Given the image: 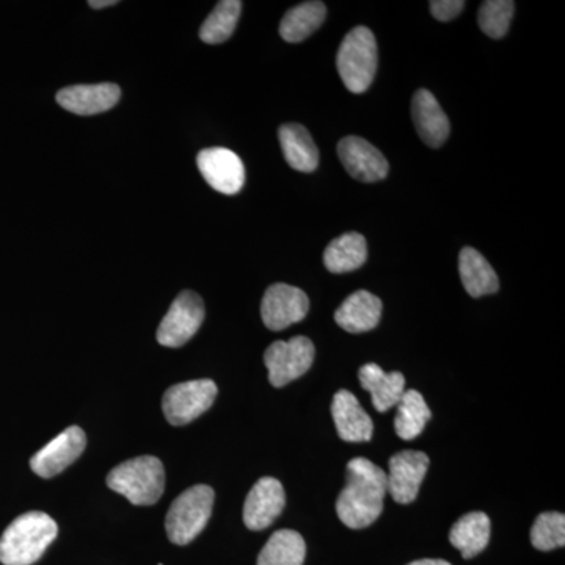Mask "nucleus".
<instances>
[{
    "label": "nucleus",
    "instance_id": "25",
    "mask_svg": "<svg viewBox=\"0 0 565 565\" xmlns=\"http://www.w3.org/2000/svg\"><path fill=\"white\" fill-rule=\"evenodd\" d=\"M396 411L394 430L403 440L407 441L422 435L424 427L433 416L423 394L416 392V390H405L403 397L396 405Z\"/></svg>",
    "mask_w": 565,
    "mask_h": 565
},
{
    "label": "nucleus",
    "instance_id": "11",
    "mask_svg": "<svg viewBox=\"0 0 565 565\" xmlns=\"http://www.w3.org/2000/svg\"><path fill=\"white\" fill-rule=\"evenodd\" d=\"M87 446V437L79 426H71L50 441L31 459L33 473L50 479L76 462Z\"/></svg>",
    "mask_w": 565,
    "mask_h": 565
},
{
    "label": "nucleus",
    "instance_id": "16",
    "mask_svg": "<svg viewBox=\"0 0 565 565\" xmlns=\"http://www.w3.org/2000/svg\"><path fill=\"white\" fill-rule=\"evenodd\" d=\"M332 416L341 440L349 441V444H362V441H370L373 438V419L348 390H340L334 394Z\"/></svg>",
    "mask_w": 565,
    "mask_h": 565
},
{
    "label": "nucleus",
    "instance_id": "21",
    "mask_svg": "<svg viewBox=\"0 0 565 565\" xmlns=\"http://www.w3.org/2000/svg\"><path fill=\"white\" fill-rule=\"evenodd\" d=\"M459 273L465 291L471 297L489 296L500 289V280L484 256L471 247L462 248L459 255Z\"/></svg>",
    "mask_w": 565,
    "mask_h": 565
},
{
    "label": "nucleus",
    "instance_id": "8",
    "mask_svg": "<svg viewBox=\"0 0 565 565\" xmlns=\"http://www.w3.org/2000/svg\"><path fill=\"white\" fill-rule=\"evenodd\" d=\"M204 315L202 297L193 291H182L159 326V344L177 349L189 343L202 327Z\"/></svg>",
    "mask_w": 565,
    "mask_h": 565
},
{
    "label": "nucleus",
    "instance_id": "27",
    "mask_svg": "<svg viewBox=\"0 0 565 565\" xmlns=\"http://www.w3.org/2000/svg\"><path fill=\"white\" fill-rule=\"evenodd\" d=\"M243 13V2L239 0H222L212 10L210 17L200 28V39L206 44H221L232 39L237 21Z\"/></svg>",
    "mask_w": 565,
    "mask_h": 565
},
{
    "label": "nucleus",
    "instance_id": "1",
    "mask_svg": "<svg viewBox=\"0 0 565 565\" xmlns=\"http://www.w3.org/2000/svg\"><path fill=\"white\" fill-rule=\"evenodd\" d=\"M348 482L337 501L341 522L351 530H363L373 525L384 511L386 473L381 467L355 457L348 463Z\"/></svg>",
    "mask_w": 565,
    "mask_h": 565
},
{
    "label": "nucleus",
    "instance_id": "30",
    "mask_svg": "<svg viewBox=\"0 0 565 565\" xmlns=\"http://www.w3.org/2000/svg\"><path fill=\"white\" fill-rule=\"evenodd\" d=\"M429 7L435 20L448 22L462 13L465 2L463 0H433Z\"/></svg>",
    "mask_w": 565,
    "mask_h": 565
},
{
    "label": "nucleus",
    "instance_id": "18",
    "mask_svg": "<svg viewBox=\"0 0 565 565\" xmlns=\"http://www.w3.org/2000/svg\"><path fill=\"white\" fill-rule=\"evenodd\" d=\"M382 300L367 291H356L341 303L334 321L349 333L371 332L381 322Z\"/></svg>",
    "mask_w": 565,
    "mask_h": 565
},
{
    "label": "nucleus",
    "instance_id": "3",
    "mask_svg": "<svg viewBox=\"0 0 565 565\" xmlns=\"http://www.w3.org/2000/svg\"><path fill=\"white\" fill-rule=\"evenodd\" d=\"M107 486L129 503L156 504L166 490V470L158 457H136L115 467L107 476Z\"/></svg>",
    "mask_w": 565,
    "mask_h": 565
},
{
    "label": "nucleus",
    "instance_id": "23",
    "mask_svg": "<svg viewBox=\"0 0 565 565\" xmlns=\"http://www.w3.org/2000/svg\"><path fill=\"white\" fill-rule=\"evenodd\" d=\"M490 541V519L484 512H470L457 520L449 533V542L462 553L465 559L484 552Z\"/></svg>",
    "mask_w": 565,
    "mask_h": 565
},
{
    "label": "nucleus",
    "instance_id": "19",
    "mask_svg": "<svg viewBox=\"0 0 565 565\" xmlns=\"http://www.w3.org/2000/svg\"><path fill=\"white\" fill-rule=\"evenodd\" d=\"M359 379L363 388L371 393L375 411L381 414L396 407L405 393L404 375L397 371L385 373L375 363H367L360 367Z\"/></svg>",
    "mask_w": 565,
    "mask_h": 565
},
{
    "label": "nucleus",
    "instance_id": "32",
    "mask_svg": "<svg viewBox=\"0 0 565 565\" xmlns=\"http://www.w3.org/2000/svg\"><path fill=\"white\" fill-rule=\"evenodd\" d=\"M408 565H451V564L446 563V561H441V559H422V561H414V563H411Z\"/></svg>",
    "mask_w": 565,
    "mask_h": 565
},
{
    "label": "nucleus",
    "instance_id": "4",
    "mask_svg": "<svg viewBox=\"0 0 565 565\" xmlns=\"http://www.w3.org/2000/svg\"><path fill=\"white\" fill-rule=\"evenodd\" d=\"M377 41L374 33L363 25L345 35L338 51L337 66L344 87L360 95L373 84L377 71Z\"/></svg>",
    "mask_w": 565,
    "mask_h": 565
},
{
    "label": "nucleus",
    "instance_id": "17",
    "mask_svg": "<svg viewBox=\"0 0 565 565\" xmlns=\"http://www.w3.org/2000/svg\"><path fill=\"white\" fill-rule=\"evenodd\" d=\"M412 117H414L418 136L427 147L440 148L448 140L451 126L433 93L427 90L415 93L412 102Z\"/></svg>",
    "mask_w": 565,
    "mask_h": 565
},
{
    "label": "nucleus",
    "instance_id": "5",
    "mask_svg": "<svg viewBox=\"0 0 565 565\" xmlns=\"http://www.w3.org/2000/svg\"><path fill=\"white\" fill-rule=\"evenodd\" d=\"M214 498V490L210 486L199 484L185 490L173 501L166 516L167 535L173 544H191L202 533L210 522Z\"/></svg>",
    "mask_w": 565,
    "mask_h": 565
},
{
    "label": "nucleus",
    "instance_id": "20",
    "mask_svg": "<svg viewBox=\"0 0 565 565\" xmlns=\"http://www.w3.org/2000/svg\"><path fill=\"white\" fill-rule=\"evenodd\" d=\"M286 162L297 172L311 173L319 166V150L307 128L297 122L282 125L278 131Z\"/></svg>",
    "mask_w": 565,
    "mask_h": 565
},
{
    "label": "nucleus",
    "instance_id": "22",
    "mask_svg": "<svg viewBox=\"0 0 565 565\" xmlns=\"http://www.w3.org/2000/svg\"><path fill=\"white\" fill-rule=\"evenodd\" d=\"M367 259L366 239L359 233L337 237L323 252V264L332 274H348L360 269Z\"/></svg>",
    "mask_w": 565,
    "mask_h": 565
},
{
    "label": "nucleus",
    "instance_id": "28",
    "mask_svg": "<svg viewBox=\"0 0 565 565\" xmlns=\"http://www.w3.org/2000/svg\"><path fill=\"white\" fill-rule=\"evenodd\" d=\"M514 11L515 3L512 0H487L479 9V28L490 39H503L509 31Z\"/></svg>",
    "mask_w": 565,
    "mask_h": 565
},
{
    "label": "nucleus",
    "instance_id": "13",
    "mask_svg": "<svg viewBox=\"0 0 565 565\" xmlns=\"http://www.w3.org/2000/svg\"><path fill=\"white\" fill-rule=\"evenodd\" d=\"M286 504L285 489L275 478H262L252 487L244 504V523L248 530L263 531L280 516Z\"/></svg>",
    "mask_w": 565,
    "mask_h": 565
},
{
    "label": "nucleus",
    "instance_id": "14",
    "mask_svg": "<svg viewBox=\"0 0 565 565\" xmlns=\"http://www.w3.org/2000/svg\"><path fill=\"white\" fill-rule=\"evenodd\" d=\"M338 156L344 169L352 178L362 182L385 180L388 174V162L374 145L362 137H345L338 143Z\"/></svg>",
    "mask_w": 565,
    "mask_h": 565
},
{
    "label": "nucleus",
    "instance_id": "31",
    "mask_svg": "<svg viewBox=\"0 0 565 565\" xmlns=\"http://www.w3.org/2000/svg\"><path fill=\"white\" fill-rule=\"evenodd\" d=\"M118 0H90L88 6L95 10L106 9V7L117 6Z\"/></svg>",
    "mask_w": 565,
    "mask_h": 565
},
{
    "label": "nucleus",
    "instance_id": "6",
    "mask_svg": "<svg viewBox=\"0 0 565 565\" xmlns=\"http://www.w3.org/2000/svg\"><path fill=\"white\" fill-rule=\"evenodd\" d=\"M315 344L310 338L294 337L289 341H275L264 353L269 382L275 388L302 377L315 362Z\"/></svg>",
    "mask_w": 565,
    "mask_h": 565
},
{
    "label": "nucleus",
    "instance_id": "24",
    "mask_svg": "<svg viewBox=\"0 0 565 565\" xmlns=\"http://www.w3.org/2000/svg\"><path fill=\"white\" fill-rule=\"evenodd\" d=\"M326 17V3H300L282 17L280 24L281 39L288 41V43H300L321 28Z\"/></svg>",
    "mask_w": 565,
    "mask_h": 565
},
{
    "label": "nucleus",
    "instance_id": "2",
    "mask_svg": "<svg viewBox=\"0 0 565 565\" xmlns=\"http://www.w3.org/2000/svg\"><path fill=\"white\" fill-rule=\"evenodd\" d=\"M58 527L52 516L33 511L18 516L0 537V563L32 565L57 537Z\"/></svg>",
    "mask_w": 565,
    "mask_h": 565
},
{
    "label": "nucleus",
    "instance_id": "12",
    "mask_svg": "<svg viewBox=\"0 0 565 565\" xmlns=\"http://www.w3.org/2000/svg\"><path fill=\"white\" fill-rule=\"evenodd\" d=\"M427 468H429V457L422 451H401L390 459L386 487L396 503H414Z\"/></svg>",
    "mask_w": 565,
    "mask_h": 565
},
{
    "label": "nucleus",
    "instance_id": "29",
    "mask_svg": "<svg viewBox=\"0 0 565 565\" xmlns=\"http://www.w3.org/2000/svg\"><path fill=\"white\" fill-rule=\"evenodd\" d=\"M531 544L541 552H552L565 545V515L559 512H544L531 527Z\"/></svg>",
    "mask_w": 565,
    "mask_h": 565
},
{
    "label": "nucleus",
    "instance_id": "7",
    "mask_svg": "<svg viewBox=\"0 0 565 565\" xmlns=\"http://www.w3.org/2000/svg\"><path fill=\"white\" fill-rule=\"evenodd\" d=\"M217 393V385L210 379L170 386L163 394V415L172 426H185L210 411Z\"/></svg>",
    "mask_w": 565,
    "mask_h": 565
},
{
    "label": "nucleus",
    "instance_id": "26",
    "mask_svg": "<svg viewBox=\"0 0 565 565\" xmlns=\"http://www.w3.org/2000/svg\"><path fill=\"white\" fill-rule=\"evenodd\" d=\"M307 545L302 535L292 530L277 531L264 545L256 565H303Z\"/></svg>",
    "mask_w": 565,
    "mask_h": 565
},
{
    "label": "nucleus",
    "instance_id": "9",
    "mask_svg": "<svg viewBox=\"0 0 565 565\" xmlns=\"http://www.w3.org/2000/svg\"><path fill=\"white\" fill-rule=\"evenodd\" d=\"M310 311V300L302 289L277 282L263 297L262 318L264 326L274 332L288 329L292 323L303 321Z\"/></svg>",
    "mask_w": 565,
    "mask_h": 565
},
{
    "label": "nucleus",
    "instance_id": "15",
    "mask_svg": "<svg viewBox=\"0 0 565 565\" xmlns=\"http://www.w3.org/2000/svg\"><path fill=\"white\" fill-rule=\"evenodd\" d=\"M121 90L117 84L104 82L95 85H73L57 93V103L63 109L76 115H96L110 110L120 102Z\"/></svg>",
    "mask_w": 565,
    "mask_h": 565
},
{
    "label": "nucleus",
    "instance_id": "10",
    "mask_svg": "<svg viewBox=\"0 0 565 565\" xmlns=\"http://www.w3.org/2000/svg\"><path fill=\"white\" fill-rule=\"evenodd\" d=\"M196 166L204 180L223 195H236L245 184V167L228 148H206L196 156Z\"/></svg>",
    "mask_w": 565,
    "mask_h": 565
}]
</instances>
